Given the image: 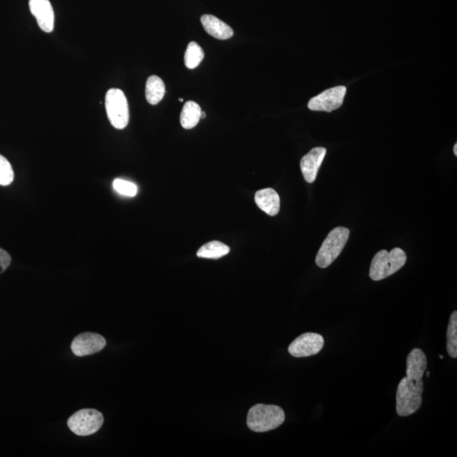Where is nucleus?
I'll list each match as a JSON object with an SVG mask.
<instances>
[{
	"label": "nucleus",
	"instance_id": "nucleus-1",
	"mask_svg": "<svg viewBox=\"0 0 457 457\" xmlns=\"http://www.w3.org/2000/svg\"><path fill=\"white\" fill-rule=\"evenodd\" d=\"M286 415L280 406L257 404L249 410L247 423L251 431L264 433L280 427Z\"/></svg>",
	"mask_w": 457,
	"mask_h": 457
},
{
	"label": "nucleus",
	"instance_id": "nucleus-2",
	"mask_svg": "<svg viewBox=\"0 0 457 457\" xmlns=\"http://www.w3.org/2000/svg\"><path fill=\"white\" fill-rule=\"evenodd\" d=\"M424 383L423 380H412L402 378L396 392V412L400 417H408L415 413L423 402Z\"/></svg>",
	"mask_w": 457,
	"mask_h": 457
},
{
	"label": "nucleus",
	"instance_id": "nucleus-3",
	"mask_svg": "<svg viewBox=\"0 0 457 457\" xmlns=\"http://www.w3.org/2000/svg\"><path fill=\"white\" fill-rule=\"evenodd\" d=\"M406 254L401 248H394L390 252L382 250L374 256L371 263L369 276L375 281L388 278L404 266Z\"/></svg>",
	"mask_w": 457,
	"mask_h": 457
},
{
	"label": "nucleus",
	"instance_id": "nucleus-4",
	"mask_svg": "<svg viewBox=\"0 0 457 457\" xmlns=\"http://www.w3.org/2000/svg\"><path fill=\"white\" fill-rule=\"evenodd\" d=\"M350 230L345 227L335 228L323 241L316 257V264L319 268L329 267L337 259L349 239Z\"/></svg>",
	"mask_w": 457,
	"mask_h": 457
},
{
	"label": "nucleus",
	"instance_id": "nucleus-5",
	"mask_svg": "<svg viewBox=\"0 0 457 457\" xmlns=\"http://www.w3.org/2000/svg\"><path fill=\"white\" fill-rule=\"evenodd\" d=\"M105 109L109 122L116 129L122 130L129 123V106L125 93L120 89H109L105 96Z\"/></svg>",
	"mask_w": 457,
	"mask_h": 457
},
{
	"label": "nucleus",
	"instance_id": "nucleus-6",
	"mask_svg": "<svg viewBox=\"0 0 457 457\" xmlns=\"http://www.w3.org/2000/svg\"><path fill=\"white\" fill-rule=\"evenodd\" d=\"M104 416L95 409H83L70 417V431L78 436H88L99 431L104 424Z\"/></svg>",
	"mask_w": 457,
	"mask_h": 457
},
{
	"label": "nucleus",
	"instance_id": "nucleus-7",
	"mask_svg": "<svg viewBox=\"0 0 457 457\" xmlns=\"http://www.w3.org/2000/svg\"><path fill=\"white\" fill-rule=\"evenodd\" d=\"M346 93L345 86H339V87L326 90L308 102V109L312 111L332 112L335 111L342 107Z\"/></svg>",
	"mask_w": 457,
	"mask_h": 457
},
{
	"label": "nucleus",
	"instance_id": "nucleus-8",
	"mask_svg": "<svg viewBox=\"0 0 457 457\" xmlns=\"http://www.w3.org/2000/svg\"><path fill=\"white\" fill-rule=\"evenodd\" d=\"M323 346L324 339L321 335L305 333L289 346L288 351L295 358H307L319 353Z\"/></svg>",
	"mask_w": 457,
	"mask_h": 457
},
{
	"label": "nucleus",
	"instance_id": "nucleus-9",
	"mask_svg": "<svg viewBox=\"0 0 457 457\" xmlns=\"http://www.w3.org/2000/svg\"><path fill=\"white\" fill-rule=\"evenodd\" d=\"M105 346H106V339L101 335L85 332L73 339L70 348L77 357H85L99 353Z\"/></svg>",
	"mask_w": 457,
	"mask_h": 457
},
{
	"label": "nucleus",
	"instance_id": "nucleus-10",
	"mask_svg": "<svg viewBox=\"0 0 457 457\" xmlns=\"http://www.w3.org/2000/svg\"><path fill=\"white\" fill-rule=\"evenodd\" d=\"M326 152V147H314L300 160V170H302L305 181L308 183L315 182Z\"/></svg>",
	"mask_w": 457,
	"mask_h": 457
},
{
	"label": "nucleus",
	"instance_id": "nucleus-11",
	"mask_svg": "<svg viewBox=\"0 0 457 457\" xmlns=\"http://www.w3.org/2000/svg\"><path fill=\"white\" fill-rule=\"evenodd\" d=\"M29 8L39 27L45 33L53 32L54 13L49 0H29Z\"/></svg>",
	"mask_w": 457,
	"mask_h": 457
},
{
	"label": "nucleus",
	"instance_id": "nucleus-12",
	"mask_svg": "<svg viewBox=\"0 0 457 457\" xmlns=\"http://www.w3.org/2000/svg\"><path fill=\"white\" fill-rule=\"evenodd\" d=\"M427 367V357L424 351L419 348L413 349L406 359V377L414 381L422 380Z\"/></svg>",
	"mask_w": 457,
	"mask_h": 457
},
{
	"label": "nucleus",
	"instance_id": "nucleus-13",
	"mask_svg": "<svg viewBox=\"0 0 457 457\" xmlns=\"http://www.w3.org/2000/svg\"><path fill=\"white\" fill-rule=\"evenodd\" d=\"M257 207L269 216H275L280 212V198L276 191L265 189L257 191L255 194Z\"/></svg>",
	"mask_w": 457,
	"mask_h": 457
},
{
	"label": "nucleus",
	"instance_id": "nucleus-14",
	"mask_svg": "<svg viewBox=\"0 0 457 457\" xmlns=\"http://www.w3.org/2000/svg\"><path fill=\"white\" fill-rule=\"evenodd\" d=\"M201 22L207 33L221 40H226L234 35L232 27L212 15H203Z\"/></svg>",
	"mask_w": 457,
	"mask_h": 457
},
{
	"label": "nucleus",
	"instance_id": "nucleus-15",
	"mask_svg": "<svg viewBox=\"0 0 457 457\" xmlns=\"http://www.w3.org/2000/svg\"><path fill=\"white\" fill-rule=\"evenodd\" d=\"M145 93L148 103L152 105L158 104L166 95L165 83L161 78L157 76H151L147 81Z\"/></svg>",
	"mask_w": 457,
	"mask_h": 457
},
{
	"label": "nucleus",
	"instance_id": "nucleus-16",
	"mask_svg": "<svg viewBox=\"0 0 457 457\" xmlns=\"http://www.w3.org/2000/svg\"><path fill=\"white\" fill-rule=\"evenodd\" d=\"M202 109L197 103L189 101L181 113V124L183 128L189 130L197 126L201 120Z\"/></svg>",
	"mask_w": 457,
	"mask_h": 457
},
{
	"label": "nucleus",
	"instance_id": "nucleus-17",
	"mask_svg": "<svg viewBox=\"0 0 457 457\" xmlns=\"http://www.w3.org/2000/svg\"><path fill=\"white\" fill-rule=\"evenodd\" d=\"M230 252V248L227 245L218 241H213L208 242V243L199 248L197 256L202 257V259H218L227 255Z\"/></svg>",
	"mask_w": 457,
	"mask_h": 457
},
{
	"label": "nucleus",
	"instance_id": "nucleus-18",
	"mask_svg": "<svg viewBox=\"0 0 457 457\" xmlns=\"http://www.w3.org/2000/svg\"><path fill=\"white\" fill-rule=\"evenodd\" d=\"M447 353L452 358H457V312H452L447 332Z\"/></svg>",
	"mask_w": 457,
	"mask_h": 457
},
{
	"label": "nucleus",
	"instance_id": "nucleus-19",
	"mask_svg": "<svg viewBox=\"0 0 457 457\" xmlns=\"http://www.w3.org/2000/svg\"><path fill=\"white\" fill-rule=\"evenodd\" d=\"M205 58V53L196 42H191L185 53V65L187 68L193 70L197 68Z\"/></svg>",
	"mask_w": 457,
	"mask_h": 457
},
{
	"label": "nucleus",
	"instance_id": "nucleus-20",
	"mask_svg": "<svg viewBox=\"0 0 457 457\" xmlns=\"http://www.w3.org/2000/svg\"><path fill=\"white\" fill-rule=\"evenodd\" d=\"M14 170L8 159L0 154V186H9L14 181Z\"/></svg>",
	"mask_w": 457,
	"mask_h": 457
},
{
	"label": "nucleus",
	"instance_id": "nucleus-21",
	"mask_svg": "<svg viewBox=\"0 0 457 457\" xmlns=\"http://www.w3.org/2000/svg\"><path fill=\"white\" fill-rule=\"evenodd\" d=\"M113 187L120 195L127 197H135L138 193V186L134 183L125 181L122 179H116L113 182Z\"/></svg>",
	"mask_w": 457,
	"mask_h": 457
},
{
	"label": "nucleus",
	"instance_id": "nucleus-22",
	"mask_svg": "<svg viewBox=\"0 0 457 457\" xmlns=\"http://www.w3.org/2000/svg\"><path fill=\"white\" fill-rule=\"evenodd\" d=\"M11 263V257L5 250L0 248V273H3Z\"/></svg>",
	"mask_w": 457,
	"mask_h": 457
},
{
	"label": "nucleus",
	"instance_id": "nucleus-23",
	"mask_svg": "<svg viewBox=\"0 0 457 457\" xmlns=\"http://www.w3.org/2000/svg\"><path fill=\"white\" fill-rule=\"evenodd\" d=\"M453 151H454V154L457 156V144H455L454 150H453Z\"/></svg>",
	"mask_w": 457,
	"mask_h": 457
},
{
	"label": "nucleus",
	"instance_id": "nucleus-24",
	"mask_svg": "<svg viewBox=\"0 0 457 457\" xmlns=\"http://www.w3.org/2000/svg\"><path fill=\"white\" fill-rule=\"evenodd\" d=\"M205 117H206L205 112L202 111L201 118H202V119H205Z\"/></svg>",
	"mask_w": 457,
	"mask_h": 457
},
{
	"label": "nucleus",
	"instance_id": "nucleus-25",
	"mask_svg": "<svg viewBox=\"0 0 457 457\" xmlns=\"http://www.w3.org/2000/svg\"><path fill=\"white\" fill-rule=\"evenodd\" d=\"M429 375H431V373L427 372V377H429Z\"/></svg>",
	"mask_w": 457,
	"mask_h": 457
},
{
	"label": "nucleus",
	"instance_id": "nucleus-26",
	"mask_svg": "<svg viewBox=\"0 0 457 457\" xmlns=\"http://www.w3.org/2000/svg\"><path fill=\"white\" fill-rule=\"evenodd\" d=\"M440 358L443 359L444 358L443 355H440Z\"/></svg>",
	"mask_w": 457,
	"mask_h": 457
},
{
	"label": "nucleus",
	"instance_id": "nucleus-27",
	"mask_svg": "<svg viewBox=\"0 0 457 457\" xmlns=\"http://www.w3.org/2000/svg\"><path fill=\"white\" fill-rule=\"evenodd\" d=\"M179 102H183V101H184V100H183V99H179Z\"/></svg>",
	"mask_w": 457,
	"mask_h": 457
}]
</instances>
